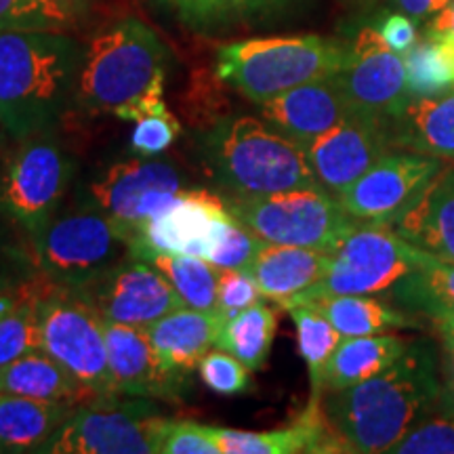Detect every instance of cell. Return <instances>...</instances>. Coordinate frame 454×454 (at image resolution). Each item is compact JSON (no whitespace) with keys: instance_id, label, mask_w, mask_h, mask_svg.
<instances>
[{"instance_id":"16","label":"cell","mask_w":454,"mask_h":454,"mask_svg":"<svg viewBox=\"0 0 454 454\" xmlns=\"http://www.w3.org/2000/svg\"><path fill=\"white\" fill-rule=\"evenodd\" d=\"M391 150L394 147L387 122L351 114L328 133L311 141L305 147V156L317 184L328 194L339 198Z\"/></svg>"},{"instance_id":"15","label":"cell","mask_w":454,"mask_h":454,"mask_svg":"<svg viewBox=\"0 0 454 454\" xmlns=\"http://www.w3.org/2000/svg\"><path fill=\"white\" fill-rule=\"evenodd\" d=\"M444 164L417 152L391 150L337 200L357 221L389 225Z\"/></svg>"},{"instance_id":"6","label":"cell","mask_w":454,"mask_h":454,"mask_svg":"<svg viewBox=\"0 0 454 454\" xmlns=\"http://www.w3.org/2000/svg\"><path fill=\"white\" fill-rule=\"evenodd\" d=\"M227 208L263 242L334 253L362 221L322 187L271 196H231Z\"/></svg>"},{"instance_id":"36","label":"cell","mask_w":454,"mask_h":454,"mask_svg":"<svg viewBox=\"0 0 454 454\" xmlns=\"http://www.w3.org/2000/svg\"><path fill=\"white\" fill-rule=\"evenodd\" d=\"M38 349L36 293L21 294L20 303L0 317V366Z\"/></svg>"},{"instance_id":"11","label":"cell","mask_w":454,"mask_h":454,"mask_svg":"<svg viewBox=\"0 0 454 454\" xmlns=\"http://www.w3.org/2000/svg\"><path fill=\"white\" fill-rule=\"evenodd\" d=\"M334 81L354 114L372 121L387 122L412 101L404 55L395 53L372 26L362 27L348 44V55Z\"/></svg>"},{"instance_id":"1","label":"cell","mask_w":454,"mask_h":454,"mask_svg":"<svg viewBox=\"0 0 454 454\" xmlns=\"http://www.w3.org/2000/svg\"><path fill=\"white\" fill-rule=\"evenodd\" d=\"M440 364L429 340L408 343L394 366L351 387L325 391L320 406L340 450L389 452L440 397Z\"/></svg>"},{"instance_id":"41","label":"cell","mask_w":454,"mask_h":454,"mask_svg":"<svg viewBox=\"0 0 454 454\" xmlns=\"http://www.w3.org/2000/svg\"><path fill=\"white\" fill-rule=\"evenodd\" d=\"M135 124L137 127L133 129V135H130V147L139 156L145 158L160 156L162 152H167L173 145V141L181 133L179 121L170 112L141 118Z\"/></svg>"},{"instance_id":"43","label":"cell","mask_w":454,"mask_h":454,"mask_svg":"<svg viewBox=\"0 0 454 454\" xmlns=\"http://www.w3.org/2000/svg\"><path fill=\"white\" fill-rule=\"evenodd\" d=\"M377 30L381 32L383 41L400 55H406L419 41V30L414 26V20L406 13L385 17Z\"/></svg>"},{"instance_id":"48","label":"cell","mask_w":454,"mask_h":454,"mask_svg":"<svg viewBox=\"0 0 454 454\" xmlns=\"http://www.w3.org/2000/svg\"><path fill=\"white\" fill-rule=\"evenodd\" d=\"M427 36L446 38V41L454 43V0L427 20Z\"/></svg>"},{"instance_id":"28","label":"cell","mask_w":454,"mask_h":454,"mask_svg":"<svg viewBox=\"0 0 454 454\" xmlns=\"http://www.w3.org/2000/svg\"><path fill=\"white\" fill-rule=\"evenodd\" d=\"M314 308L328 317L343 339L394 333L397 328H417V317L377 299L374 294H337L314 301Z\"/></svg>"},{"instance_id":"45","label":"cell","mask_w":454,"mask_h":454,"mask_svg":"<svg viewBox=\"0 0 454 454\" xmlns=\"http://www.w3.org/2000/svg\"><path fill=\"white\" fill-rule=\"evenodd\" d=\"M164 112H168L167 101H164V95L145 93V95H139V98L130 99L129 104H124L122 107H118L114 116L122 118V121L137 122V121H141V118L154 116V114H164Z\"/></svg>"},{"instance_id":"24","label":"cell","mask_w":454,"mask_h":454,"mask_svg":"<svg viewBox=\"0 0 454 454\" xmlns=\"http://www.w3.org/2000/svg\"><path fill=\"white\" fill-rule=\"evenodd\" d=\"M387 133L394 150L454 162V90L414 98L400 116L387 121Z\"/></svg>"},{"instance_id":"25","label":"cell","mask_w":454,"mask_h":454,"mask_svg":"<svg viewBox=\"0 0 454 454\" xmlns=\"http://www.w3.org/2000/svg\"><path fill=\"white\" fill-rule=\"evenodd\" d=\"M78 404L0 394V454L38 452Z\"/></svg>"},{"instance_id":"7","label":"cell","mask_w":454,"mask_h":454,"mask_svg":"<svg viewBox=\"0 0 454 454\" xmlns=\"http://www.w3.org/2000/svg\"><path fill=\"white\" fill-rule=\"evenodd\" d=\"M427 259V253L412 247L391 225L362 221L331 254L325 278L297 294L284 309L337 294H389L402 278Z\"/></svg>"},{"instance_id":"14","label":"cell","mask_w":454,"mask_h":454,"mask_svg":"<svg viewBox=\"0 0 454 454\" xmlns=\"http://www.w3.org/2000/svg\"><path fill=\"white\" fill-rule=\"evenodd\" d=\"M72 291L104 320L137 328H147L185 305L160 271L135 257L124 259L95 282Z\"/></svg>"},{"instance_id":"31","label":"cell","mask_w":454,"mask_h":454,"mask_svg":"<svg viewBox=\"0 0 454 454\" xmlns=\"http://www.w3.org/2000/svg\"><path fill=\"white\" fill-rule=\"evenodd\" d=\"M278 328L276 311L265 301L225 320L217 334L215 348L234 354L251 371H261L268 362Z\"/></svg>"},{"instance_id":"35","label":"cell","mask_w":454,"mask_h":454,"mask_svg":"<svg viewBox=\"0 0 454 454\" xmlns=\"http://www.w3.org/2000/svg\"><path fill=\"white\" fill-rule=\"evenodd\" d=\"M263 240L253 234L234 215L221 221L208 244L204 259L211 261L219 270H251Z\"/></svg>"},{"instance_id":"5","label":"cell","mask_w":454,"mask_h":454,"mask_svg":"<svg viewBox=\"0 0 454 454\" xmlns=\"http://www.w3.org/2000/svg\"><path fill=\"white\" fill-rule=\"evenodd\" d=\"M345 55L348 44L317 34L251 38L219 47L217 74L261 106L301 84L334 76Z\"/></svg>"},{"instance_id":"30","label":"cell","mask_w":454,"mask_h":454,"mask_svg":"<svg viewBox=\"0 0 454 454\" xmlns=\"http://www.w3.org/2000/svg\"><path fill=\"white\" fill-rule=\"evenodd\" d=\"M389 301L408 314L438 322L454 314V263L431 257L391 288Z\"/></svg>"},{"instance_id":"3","label":"cell","mask_w":454,"mask_h":454,"mask_svg":"<svg viewBox=\"0 0 454 454\" xmlns=\"http://www.w3.org/2000/svg\"><path fill=\"white\" fill-rule=\"evenodd\" d=\"M168 49L144 21H114L84 47L74 107L90 116L116 114L145 93L164 95Z\"/></svg>"},{"instance_id":"50","label":"cell","mask_w":454,"mask_h":454,"mask_svg":"<svg viewBox=\"0 0 454 454\" xmlns=\"http://www.w3.org/2000/svg\"><path fill=\"white\" fill-rule=\"evenodd\" d=\"M21 294H13V293H0V317H4L11 309L20 303Z\"/></svg>"},{"instance_id":"18","label":"cell","mask_w":454,"mask_h":454,"mask_svg":"<svg viewBox=\"0 0 454 454\" xmlns=\"http://www.w3.org/2000/svg\"><path fill=\"white\" fill-rule=\"evenodd\" d=\"M231 217L227 202L207 190H184L145 223L137 242L168 253L204 257L221 221Z\"/></svg>"},{"instance_id":"47","label":"cell","mask_w":454,"mask_h":454,"mask_svg":"<svg viewBox=\"0 0 454 454\" xmlns=\"http://www.w3.org/2000/svg\"><path fill=\"white\" fill-rule=\"evenodd\" d=\"M394 3L402 13L412 17L414 21H425L444 9L450 0H394Z\"/></svg>"},{"instance_id":"27","label":"cell","mask_w":454,"mask_h":454,"mask_svg":"<svg viewBox=\"0 0 454 454\" xmlns=\"http://www.w3.org/2000/svg\"><path fill=\"white\" fill-rule=\"evenodd\" d=\"M408 343L411 340L395 337L391 333L343 339L328 362L325 391L345 389L377 377L400 360Z\"/></svg>"},{"instance_id":"40","label":"cell","mask_w":454,"mask_h":454,"mask_svg":"<svg viewBox=\"0 0 454 454\" xmlns=\"http://www.w3.org/2000/svg\"><path fill=\"white\" fill-rule=\"evenodd\" d=\"M259 301H265L259 284L251 271L244 270H219L217 286V314L223 320H231L244 309L253 308Z\"/></svg>"},{"instance_id":"37","label":"cell","mask_w":454,"mask_h":454,"mask_svg":"<svg viewBox=\"0 0 454 454\" xmlns=\"http://www.w3.org/2000/svg\"><path fill=\"white\" fill-rule=\"evenodd\" d=\"M391 454H454V412L435 404L397 444Z\"/></svg>"},{"instance_id":"34","label":"cell","mask_w":454,"mask_h":454,"mask_svg":"<svg viewBox=\"0 0 454 454\" xmlns=\"http://www.w3.org/2000/svg\"><path fill=\"white\" fill-rule=\"evenodd\" d=\"M78 17L55 0H0V34L67 32Z\"/></svg>"},{"instance_id":"17","label":"cell","mask_w":454,"mask_h":454,"mask_svg":"<svg viewBox=\"0 0 454 454\" xmlns=\"http://www.w3.org/2000/svg\"><path fill=\"white\" fill-rule=\"evenodd\" d=\"M107 357L118 395L179 400L187 377L170 372L158 357L145 328L104 320Z\"/></svg>"},{"instance_id":"23","label":"cell","mask_w":454,"mask_h":454,"mask_svg":"<svg viewBox=\"0 0 454 454\" xmlns=\"http://www.w3.org/2000/svg\"><path fill=\"white\" fill-rule=\"evenodd\" d=\"M331 254L314 248L263 242L248 271L265 299L286 308L297 294L325 278L331 265Z\"/></svg>"},{"instance_id":"10","label":"cell","mask_w":454,"mask_h":454,"mask_svg":"<svg viewBox=\"0 0 454 454\" xmlns=\"http://www.w3.org/2000/svg\"><path fill=\"white\" fill-rule=\"evenodd\" d=\"M98 397L76 406L41 446L43 454H158L162 417L147 397L118 402Z\"/></svg>"},{"instance_id":"8","label":"cell","mask_w":454,"mask_h":454,"mask_svg":"<svg viewBox=\"0 0 454 454\" xmlns=\"http://www.w3.org/2000/svg\"><path fill=\"white\" fill-rule=\"evenodd\" d=\"M38 349L59 362L98 397H116L107 357L104 317L67 286L36 293Z\"/></svg>"},{"instance_id":"52","label":"cell","mask_w":454,"mask_h":454,"mask_svg":"<svg viewBox=\"0 0 454 454\" xmlns=\"http://www.w3.org/2000/svg\"><path fill=\"white\" fill-rule=\"evenodd\" d=\"M360 3H372V0H360Z\"/></svg>"},{"instance_id":"2","label":"cell","mask_w":454,"mask_h":454,"mask_svg":"<svg viewBox=\"0 0 454 454\" xmlns=\"http://www.w3.org/2000/svg\"><path fill=\"white\" fill-rule=\"evenodd\" d=\"M82 55L67 32L0 34V127L17 139L49 133L74 106Z\"/></svg>"},{"instance_id":"46","label":"cell","mask_w":454,"mask_h":454,"mask_svg":"<svg viewBox=\"0 0 454 454\" xmlns=\"http://www.w3.org/2000/svg\"><path fill=\"white\" fill-rule=\"evenodd\" d=\"M293 0H227L230 15H238L242 20H253V17H263L286 7Z\"/></svg>"},{"instance_id":"13","label":"cell","mask_w":454,"mask_h":454,"mask_svg":"<svg viewBox=\"0 0 454 454\" xmlns=\"http://www.w3.org/2000/svg\"><path fill=\"white\" fill-rule=\"evenodd\" d=\"M181 192L184 179L173 164L141 156L112 164L99 181L90 184L87 198L90 207L139 238L147 221L167 208Z\"/></svg>"},{"instance_id":"51","label":"cell","mask_w":454,"mask_h":454,"mask_svg":"<svg viewBox=\"0 0 454 454\" xmlns=\"http://www.w3.org/2000/svg\"><path fill=\"white\" fill-rule=\"evenodd\" d=\"M435 331H438L440 337H454V314L442 317V320L434 322Z\"/></svg>"},{"instance_id":"49","label":"cell","mask_w":454,"mask_h":454,"mask_svg":"<svg viewBox=\"0 0 454 454\" xmlns=\"http://www.w3.org/2000/svg\"><path fill=\"white\" fill-rule=\"evenodd\" d=\"M55 3L61 4V7L67 9L72 15H76L78 20H81V17L89 11L90 0H55Z\"/></svg>"},{"instance_id":"33","label":"cell","mask_w":454,"mask_h":454,"mask_svg":"<svg viewBox=\"0 0 454 454\" xmlns=\"http://www.w3.org/2000/svg\"><path fill=\"white\" fill-rule=\"evenodd\" d=\"M408 89L414 98H435L454 90V43L427 36L404 55Z\"/></svg>"},{"instance_id":"26","label":"cell","mask_w":454,"mask_h":454,"mask_svg":"<svg viewBox=\"0 0 454 454\" xmlns=\"http://www.w3.org/2000/svg\"><path fill=\"white\" fill-rule=\"evenodd\" d=\"M0 394L72 404L93 400V395L74 379V374L43 349L27 351L9 364L0 366Z\"/></svg>"},{"instance_id":"4","label":"cell","mask_w":454,"mask_h":454,"mask_svg":"<svg viewBox=\"0 0 454 454\" xmlns=\"http://www.w3.org/2000/svg\"><path fill=\"white\" fill-rule=\"evenodd\" d=\"M204 152L215 177L234 196H271L322 187L303 147L278 133L263 118L238 116L217 122L204 139Z\"/></svg>"},{"instance_id":"39","label":"cell","mask_w":454,"mask_h":454,"mask_svg":"<svg viewBox=\"0 0 454 454\" xmlns=\"http://www.w3.org/2000/svg\"><path fill=\"white\" fill-rule=\"evenodd\" d=\"M158 454H221L208 425L162 419L158 429Z\"/></svg>"},{"instance_id":"12","label":"cell","mask_w":454,"mask_h":454,"mask_svg":"<svg viewBox=\"0 0 454 454\" xmlns=\"http://www.w3.org/2000/svg\"><path fill=\"white\" fill-rule=\"evenodd\" d=\"M72 177V164L51 139L27 137L0 179V204L36 238L55 217Z\"/></svg>"},{"instance_id":"22","label":"cell","mask_w":454,"mask_h":454,"mask_svg":"<svg viewBox=\"0 0 454 454\" xmlns=\"http://www.w3.org/2000/svg\"><path fill=\"white\" fill-rule=\"evenodd\" d=\"M223 322L217 311H202L184 305L147 326L145 333L162 364L170 372L187 377L215 348Z\"/></svg>"},{"instance_id":"42","label":"cell","mask_w":454,"mask_h":454,"mask_svg":"<svg viewBox=\"0 0 454 454\" xmlns=\"http://www.w3.org/2000/svg\"><path fill=\"white\" fill-rule=\"evenodd\" d=\"M162 3L175 11L181 21L196 30L215 27L219 21L230 17L227 0H162Z\"/></svg>"},{"instance_id":"29","label":"cell","mask_w":454,"mask_h":454,"mask_svg":"<svg viewBox=\"0 0 454 454\" xmlns=\"http://www.w3.org/2000/svg\"><path fill=\"white\" fill-rule=\"evenodd\" d=\"M130 257L145 261L156 268L179 293L187 308L202 311H217L219 268L204 257L184 253H168L150 248L135 240Z\"/></svg>"},{"instance_id":"20","label":"cell","mask_w":454,"mask_h":454,"mask_svg":"<svg viewBox=\"0 0 454 454\" xmlns=\"http://www.w3.org/2000/svg\"><path fill=\"white\" fill-rule=\"evenodd\" d=\"M389 225L412 247L454 263V164L446 162Z\"/></svg>"},{"instance_id":"9","label":"cell","mask_w":454,"mask_h":454,"mask_svg":"<svg viewBox=\"0 0 454 454\" xmlns=\"http://www.w3.org/2000/svg\"><path fill=\"white\" fill-rule=\"evenodd\" d=\"M38 261L51 280L82 288L130 257L137 238L98 208L53 217L36 238Z\"/></svg>"},{"instance_id":"38","label":"cell","mask_w":454,"mask_h":454,"mask_svg":"<svg viewBox=\"0 0 454 454\" xmlns=\"http://www.w3.org/2000/svg\"><path fill=\"white\" fill-rule=\"evenodd\" d=\"M200 381L217 395H240L253 387V371L225 349H211L198 362Z\"/></svg>"},{"instance_id":"19","label":"cell","mask_w":454,"mask_h":454,"mask_svg":"<svg viewBox=\"0 0 454 454\" xmlns=\"http://www.w3.org/2000/svg\"><path fill=\"white\" fill-rule=\"evenodd\" d=\"M351 114L334 76L301 84L261 104V118L303 150Z\"/></svg>"},{"instance_id":"32","label":"cell","mask_w":454,"mask_h":454,"mask_svg":"<svg viewBox=\"0 0 454 454\" xmlns=\"http://www.w3.org/2000/svg\"><path fill=\"white\" fill-rule=\"evenodd\" d=\"M286 311L291 314L294 328H297L299 351L309 372L311 400H322L328 362H331L343 337L314 305H294Z\"/></svg>"},{"instance_id":"44","label":"cell","mask_w":454,"mask_h":454,"mask_svg":"<svg viewBox=\"0 0 454 454\" xmlns=\"http://www.w3.org/2000/svg\"><path fill=\"white\" fill-rule=\"evenodd\" d=\"M440 383L438 406L442 411L454 412V337H442Z\"/></svg>"},{"instance_id":"21","label":"cell","mask_w":454,"mask_h":454,"mask_svg":"<svg viewBox=\"0 0 454 454\" xmlns=\"http://www.w3.org/2000/svg\"><path fill=\"white\" fill-rule=\"evenodd\" d=\"M208 431L217 442L221 454L343 452L337 435L328 427L320 400H309L297 421L282 429L242 431L208 425Z\"/></svg>"}]
</instances>
